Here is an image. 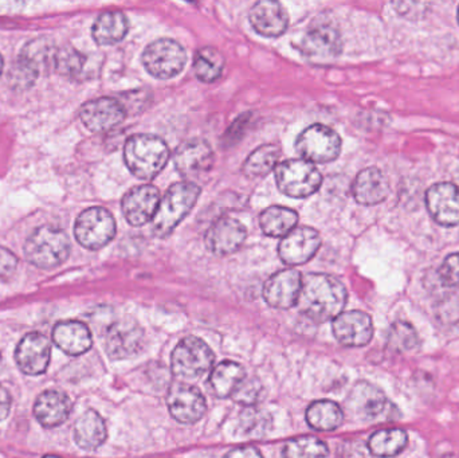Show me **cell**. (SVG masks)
Instances as JSON below:
<instances>
[{
    "label": "cell",
    "mask_w": 459,
    "mask_h": 458,
    "mask_svg": "<svg viewBox=\"0 0 459 458\" xmlns=\"http://www.w3.org/2000/svg\"><path fill=\"white\" fill-rule=\"evenodd\" d=\"M247 238V230L239 220L223 217L215 220L204 237L207 250L212 255H229L238 252Z\"/></svg>",
    "instance_id": "15"
},
{
    "label": "cell",
    "mask_w": 459,
    "mask_h": 458,
    "mask_svg": "<svg viewBox=\"0 0 459 458\" xmlns=\"http://www.w3.org/2000/svg\"><path fill=\"white\" fill-rule=\"evenodd\" d=\"M175 167L187 179L201 177L212 171L215 163L214 151L204 140H188L180 144L174 156Z\"/></svg>",
    "instance_id": "13"
},
{
    "label": "cell",
    "mask_w": 459,
    "mask_h": 458,
    "mask_svg": "<svg viewBox=\"0 0 459 458\" xmlns=\"http://www.w3.org/2000/svg\"><path fill=\"white\" fill-rule=\"evenodd\" d=\"M251 27L262 37L277 38L285 34L289 27V15L281 3L261 0L251 7L248 13Z\"/></svg>",
    "instance_id": "22"
},
{
    "label": "cell",
    "mask_w": 459,
    "mask_h": 458,
    "mask_svg": "<svg viewBox=\"0 0 459 458\" xmlns=\"http://www.w3.org/2000/svg\"><path fill=\"white\" fill-rule=\"evenodd\" d=\"M439 279L445 287H459V253L450 255L439 269Z\"/></svg>",
    "instance_id": "42"
},
{
    "label": "cell",
    "mask_w": 459,
    "mask_h": 458,
    "mask_svg": "<svg viewBox=\"0 0 459 458\" xmlns=\"http://www.w3.org/2000/svg\"><path fill=\"white\" fill-rule=\"evenodd\" d=\"M74 236L81 246L99 250L116 236V220L104 207H91L75 220Z\"/></svg>",
    "instance_id": "9"
},
{
    "label": "cell",
    "mask_w": 459,
    "mask_h": 458,
    "mask_svg": "<svg viewBox=\"0 0 459 458\" xmlns=\"http://www.w3.org/2000/svg\"><path fill=\"white\" fill-rule=\"evenodd\" d=\"M429 212L442 226L459 223V188L453 183H437L426 194Z\"/></svg>",
    "instance_id": "21"
},
{
    "label": "cell",
    "mask_w": 459,
    "mask_h": 458,
    "mask_svg": "<svg viewBox=\"0 0 459 458\" xmlns=\"http://www.w3.org/2000/svg\"><path fill=\"white\" fill-rule=\"evenodd\" d=\"M225 458H264V456L258 449L253 448V446H243V448L230 452Z\"/></svg>",
    "instance_id": "45"
},
{
    "label": "cell",
    "mask_w": 459,
    "mask_h": 458,
    "mask_svg": "<svg viewBox=\"0 0 459 458\" xmlns=\"http://www.w3.org/2000/svg\"><path fill=\"white\" fill-rule=\"evenodd\" d=\"M275 182L286 196L302 199L317 193L323 177L315 164L304 159H289L275 167Z\"/></svg>",
    "instance_id": "5"
},
{
    "label": "cell",
    "mask_w": 459,
    "mask_h": 458,
    "mask_svg": "<svg viewBox=\"0 0 459 458\" xmlns=\"http://www.w3.org/2000/svg\"><path fill=\"white\" fill-rule=\"evenodd\" d=\"M409 437L402 429H385L374 433L369 438L368 448L372 456L395 457L406 449Z\"/></svg>",
    "instance_id": "32"
},
{
    "label": "cell",
    "mask_w": 459,
    "mask_h": 458,
    "mask_svg": "<svg viewBox=\"0 0 459 458\" xmlns=\"http://www.w3.org/2000/svg\"><path fill=\"white\" fill-rule=\"evenodd\" d=\"M282 454L283 458H326L329 449L320 438L302 436L288 441L283 446Z\"/></svg>",
    "instance_id": "35"
},
{
    "label": "cell",
    "mask_w": 459,
    "mask_h": 458,
    "mask_svg": "<svg viewBox=\"0 0 459 458\" xmlns=\"http://www.w3.org/2000/svg\"><path fill=\"white\" fill-rule=\"evenodd\" d=\"M81 120L91 132H107L126 120V107L110 97L91 99L81 108Z\"/></svg>",
    "instance_id": "17"
},
{
    "label": "cell",
    "mask_w": 459,
    "mask_h": 458,
    "mask_svg": "<svg viewBox=\"0 0 459 458\" xmlns=\"http://www.w3.org/2000/svg\"><path fill=\"white\" fill-rule=\"evenodd\" d=\"M302 277L294 269H285L273 274L264 287V298L270 307L289 309L297 306L301 292Z\"/></svg>",
    "instance_id": "20"
},
{
    "label": "cell",
    "mask_w": 459,
    "mask_h": 458,
    "mask_svg": "<svg viewBox=\"0 0 459 458\" xmlns=\"http://www.w3.org/2000/svg\"><path fill=\"white\" fill-rule=\"evenodd\" d=\"M356 202L364 206L382 203L390 193V185L385 175L379 169L369 167L356 177L352 187Z\"/></svg>",
    "instance_id": "25"
},
{
    "label": "cell",
    "mask_w": 459,
    "mask_h": 458,
    "mask_svg": "<svg viewBox=\"0 0 459 458\" xmlns=\"http://www.w3.org/2000/svg\"><path fill=\"white\" fill-rule=\"evenodd\" d=\"M53 65L56 73L74 80L82 74L83 69H85L86 56L72 46H65L56 51Z\"/></svg>",
    "instance_id": "38"
},
{
    "label": "cell",
    "mask_w": 459,
    "mask_h": 458,
    "mask_svg": "<svg viewBox=\"0 0 459 458\" xmlns=\"http://www.w3.org/2000/svg\"><path fill=\"white\" fill-rule=\"evenodd\" d=\"M273 419L267 411L262 409L246 408L239 417V430L245 437L262 438L272 429Z\"/></svg>",
    "instance_id": "36"
},
{
    "label": "cell",
    "mask_w": 459,
    "mask_h": 458,
    "mask_svg": "<svg viewBox=\"0 0 459 458\" xmlns=\"http://www.w3.org/2000/svg\"><path fill=\"white\" fill-rule=\"evenodd\" d=\"M124 159L134 177L152 180L169 163V148L163 139L155 134H134L126 142Z\"/></svg>",
    "instance_id": "2"
},
{
    "label": "cell",
    "mask_w": 459,
    "mask_h": 458,
    "mask_svg": "<svg viewBox=\"0 0 459 458\" xmlns=\"http://www.w3.org/2000/svg\"><path fill=\"white\" fill-rule=\"evenodd\" d=\"M143 64L152 77L169 80L183 72L187 64V53L177 40L163 38L145 48Z\"/></svg>",
    "instance_id": "7"
},
{
    "label": "cell",
    "mask_w": 459,
    "mask_h": 458,
    "mask_svg": "<svg viewBox=\"0 0 459 458\" xmlns=\"http://www.w3.org/2000/svg\"><path fill=\"white\" fill-rule=\"evenodd\" d=\"M342 458H372V454L363 441L351 440L342 445Z\"/></svg>",
    "instance_id": "43"
},
{
    "label": "cell",
    "mask_w": 459,
    "mask_h": 458,
    "mask_svg": "<svg viewBox=\"0 0 459 458\" xmlns=\"http://www.w3.org/2000/svg\"><path fill=\"white\" fill-rule=\"evenodd\" d=\"M128 30L129 23L126 13L120 11H108L101 13L94 22L91 34L99 45L109 46L121 42L128 34Z\"/></svg>",
    "instance_id": "28"
},
{
    "label": "cell",
    "mask_w": 459,
    "mask_h": 458,
    "mask_svg": "<svg viewBox=\"0 0 459 458\" xmlns=\"http://www.w3.org/2000/svg\"><path fill=\"white\" fill-rule=\"evenodd\" d=\"M160 203V193L152 185L137 186L132 188L121 202V210L129 225H147L153 220Z\"/></svg>",
    "instance_id": "14"
},
{
    "label": "cell",
    "mask_w": 459,
    "mask_h": 458,
    "mask_svg": "<svg viewBox=\"0 0 459 458\" xmlns=\"http://www.w3.org/2000/svg\"><path fill=\"white\" fill-rule=\"evenodd\" d=\"M169 413L180 424L193 425L206 414L207 405L204 394L191 385L177 382L167 395Z\"/></svg>",
    "instance_id": "11"
},
{
    "label": "cell",
    "mask_w": 459,
    "mask_h": 458,
    "mask_svg": "<svg viewBox=\"0 0 459 458\" xmlns=\"http://www.w3.org/2000/svg\"><path fill=\"white\" fill-rule=\"evenodd\" d=\"M301 48L305 56L313 59L336 58L342 50V35L331 24H316L305 35Z\"/></svg>",
    "instance_id": "23"
},
{
    "label": "cell",
    "mask_w": 459,
    "mask_h": 458,
    "mask_svg": "<svg viewBox=\"0 0 459 458\" xmlns=\"http://www.w3.org/2000/svg\"><path fill=\"white\" fill-rule=\"evenodd\" d=\"M43 458H59L58 456H50V454H48V456H45Z\"/></svg>",
    "instance_id": "48"
},
{
    "label": "cell",
    "mask_w": 459,
    "mask_h": 458,
    "mask_svg": "<svg viewBox=\"0 0 459 458\" xmlns=\"http://www.w3.org/2000/svg\"><path fill=\"white\" fill-rule=\"evenodd\" d=\"M321 246V236L315 229L302 226L283 237L278 246V255L289 266L304 265L309 263Z\"/></svg>",
    "instance_id": "12"
},
{
    "label": "cell",
    "mask_w": 459,
    "mask_h": 458,
    "mask_svg": "<svg viewBox=\"0 0 459 458\" xmlns=\"http://www.w3.org/2000/svg\"><path fill=\"white\" fill-rule=\"evenodd\" d=\"M2 69H3V58H2V56H0V73H2Z\"/></svg>",
    "instance_id": "47"
},
{
    "label": "cell",
    "mask_w": 459,
    "mask_h": 458,
    "mask_svg": "<svg viewBox=\"0 0 459 458\" xmlns=\"http://www.w3.org/2000/svg\"><path fill=\"white\" fill-rule=\"evenodd\" d=\"M307 421L317 432H332L342 427L344 411L333 401H316L307 408Z\"/></svg>",
    "instance_id": "31"
},
{
    "label": "cell",
    "mask_w": 459,
    "mask_h": 458,
    "mask_svg": "<svg viewBox=\"0 0 459 458\" xmlns=\"http://www.w3.org/2000/svg\"><path fill=\"white\" fill-rule=\"evenodd\" d=\"M70 255V241L64 230L53 226L38 228L24 244V255L32 265L53 269L62 265Z\"/></svg>",
    "instance_id": "4"
},
{
    "label": "cell",
    "mask_w": 459,
    "mask_h": 458,
    "mask_svg": "<svg viewBox=\"0 0 459 458\" xmlns=\"http://www.w3.org/2000/svg\"><path fill=\"white\" fill-rule=\"evenodd\" d=\"M334 338L345 347H363L374 336L372 319L366 312H342L332 324Z\"/></svg>",
    "instance_id": "19"
},
{
    "label": "cell",
    "mask_w": 459,
    "mask_h": 458,
    "mask_svg": "<svg viewBox=\"0 0 459 458\" xmlns=\"http://www.w3.org/2000/svg\"><path fill=\"white\" fill-rule=\"evenodd\" d=\"M347 298V289L336 277L310 273L302 279L297 307L307 319L326 323L342 314Z\"/></svg>",
    "instance_id": "1"
},
{
    "label": "cell",
    "mask_w": 459,
    "mask_h": 458,
    "mask_svg": "<svg viewBox=\"0 0 459 458\" xmlns=\"http://www.w3.org/2000/svg\"><path fill=\"white\" fill-rule=\"evenodd\" d=\"M107 425L97 411L88 410L75 422L74 441L83 451H96L107 441Z\"/></svg>",
    "instance_id": "27"
},
{
    "label": "cell",
    "mask_w": 459,
    "mask_h": 458,
    "mask_svg": "<svg viewBox=\"0 0 459 458\" xmlns=\"http://www.w3.org/2000/svg\"><path fill=\"white\" fill-rule=\"evenodd\" d=\"M225 56L214 48H204L194 56L193 69L202 82L212 83L220 80L225 69Z\"/></svg>",
    "instance_id": "33"
},
{
    "label": "cell",
    "mask_w": 459,
    "mask_h": 458,
    "mask_svg": "<svg viewBox=\"0 0 459 458\" xmlns=\"http://www.w3.org/2000/svg\"><path fill=\"white\" fill-rule=\"evenodd\" d=\"M215 355L209 344L188 336L175 347L171 357L172 373L182 381H195L212 370Z\"/></svg>",
    "instance_id": "6"
},
{
    "label": "cell",
    "mask_w": 459,
    "mask_h": 458,
    "mask_svg": "<svg viewBox=\"0 0 459 458\" xmlns=\"http://www.w3.org/2000/svg\"><path fill=\"white\" fill-rule=\"evenodd\" d=\"M388 406L382 390L368 382L356 384L347 400L348 413L359 421H377L387 413Z\"/></svg>",
    "instance_id": "16"
},
{
    "label": "cell",
    "mask_w": 459,
    "mask_h": 458,
    "mask_svg": "<svg viewBox=\"0 0 459 458\" xmlns=\"http://www.w3.org/2000/svg\"><path fill=\"white\" fill-rule=\"evenodd\" d=\"M245 378V368L239 363L226 360L212 370L209 379L210 389L215 397L229 398L234 394L235 390Z\"/></svg>",
    "instance_id": "30"
},
{
    "label": "cell",
    "mask_w": 459,
    "mask_h": 458,
    "mask_svg": "<svg viewBox=\"0 0 459 458\" xmlns=\"http://www.w3.org/2000/svg\"><path fill=\"white\" fill-rule=\"evenodd\" d=\"M262 395H264V386H262L261 382L256 378H247L246 376L240 382L231 398L234 402L239 403V405L246 406V408H254L262 400Z\"/></svg>",
    "instance_id": "40"
},
{
    "label": "cell",
    "mask_w": 459,
    "mask_h": 458,
    "mask_svg": "<svg viewBox=\"0 0 459 458\" xmlns=\"http://www.w3.org/2000/svg\"><path fill=\"white\" fill-rule=\"evenodd\" d=\"M296 150L309 163H331L339 158L342 139L323 124H313L297 137Z\"/></svg>",
    "instance_id": "8"
},
{
    "label": "cell",
    "mask_w": 459,
    "mask_h": 458,
    "mask_svg": "<svg viewBox=\"0 0 459 458\" xmlns=\"http://www.w3.org/2000/svg\"><path fill=\"white\" fill-rule=\"evenodd\" d=\"M297 223H299V215L288 207H267L259 217V225L264 236L273 237V238L288 236L297 228Z\"/></svg>",
    "instance_id": "29"
},
{
    "label": "cell",
    "mask_w": 459,
    "mask_h": 458,
    "mask_svg": "<svg viewBox=\"0 0 459 458\" xmlns=\"http://www.w3.org/2000/svg\"><path fill=\"white\" fill-rule=\"evenodd\" d=\"M458 21H459V8H458Z\"/></svg>",
    "instance_id": "49"
},
{
    "label": "cell",
    "mask_w": 459,
    "mask_h": 458,
    "mask_svg": "<svg viewBox=\"0 0 459 458\" xmlns=\"http://www.w3.org/2000/svg\"><path fill=\"white\" fill-rule=\"evenodd\" d=\"M280 148L274 144H264L256 148L242 167V172L247 177H261L269 174L277 166L280 159Z\"/></svg>",
    "instance_id": "34"
},
{
    "label": "cell",
    "mask_w": 459,
    "mask_h": 458,
    "mask_svg": "<svg viewBox=\"0 0 459 458\" xmlns=\"http://www.w3.org/2000/svg\"><path fill=\"white\" fill-rule=\"evenodd\" d=\"M420 343L417 331L407 322H396L391 325L387 335V347L394 352H407L417 349Z\"/></svg>",
    "instance_id": "39"
},
{
    "label": "cell",
    "mask_w": 459,
    "mask_h": 458,
    "mask_svg": "<svg viewBox=\"0 0 459 458\" xmlns=\"http://www.w3.org/2000/svg\"><path fill=\"white\" fill-rule=\"evenodd\" d=\"M18 266V258L10 250L0 247V280H7L13 276Z\"/></svg>",
    "instance_id": "44"
},
{
    "label": "cell",
    "mask_w": 459,
    "mask_h": 458,
    "mask_svg": "<svg viewBox=\"0 0 459 458\" xmlns=\"http://www.w3.org/2000/svg\"><path fill=\"white\" fill-rule=\"evenodd\" d=\"M56 51L50 40L46 39V38H38V39L27 43V45L22 48L19 59L26 62L32 69L39 73L40 70L48 66V65H53Z\"/></svg>",
    "instance_id": "37"
},
{
    "label": "cell",
    "mask_w": 459,
    "mask_h": 458,
    "mask_svg": "<svg viewBox=\"0 0 459 458\" xmlns=\"http://www.w3.org/2000/svg\"><path fill=\"white\" fill-rule=\"evenodd\" d=\"M72 408V401L65 393L48 390L35 401V419L42 427L56 428L67 421Z\"/></svg>",
    "instance_id": "24"
},
{
    "label": "cell",
    "mask_w": 459,
    "mask_h": 458,
    "mask_svg": "<svg viewBox=\"0 0 459 458\" xmlns=\"http://www.w3.org/2000/svg\"><path fill=\"white\" fill-rule=\"evenodd\" d=\"M201 195V187L191 182L177 183L160 199L158 212L152 220L153 233L159 238H166L179 223L190 214Z\"/></svg>",
    "instance_id": "3"
},
{
    "label": "cell",
    "mask_w": 459,
    "mask_h": 458,
    "mask_svg": "<svg viewBox=\"0 0 459 458\" xmlns=\"http://www.w3.org/2000/svg\"><path fill=\"white\" fill-rule=\"evenodd\" d=\"M50 358L51 343L42 333H29L16 347V365L26 376H40L45 373Z\"/></svg>",
    "instance_id": "18"
},
{
    "label": "cell",
    "mask_w": 459,
    "mask_h": 458,
    "mask_svg": "<svg viewBox=\"0 0 459 458\" xmlns=\"http://www.w3.org/2000/svg\"><path fill=\"white\" fill-rule=\"evenodd\" d=\"M38 74L39 73L37 70L32 69L30 65L18 58V61L8 72V82H10L11 88L16 89V91H26L35 82Z\"/></svg>",
    "instance_id": "41"
},
{
    "label": "cell",
    "mask_w": 459,
    "mask_h": 458,
    "mask_svg": "<svg viewBox=\"0 0 459 458\" xmlns=\"http://www.w3.org/2000/svg\"><path fill=\"white\" fill-rule=\"evenodd\" d=\"M11 395L5 387L0 386V422L4 421L10 414Z\"/></svg>",
    "instance_id": "46"
},
{
    "label": "cell",
    "mask_w": 459,
    "mask_h": 458,
    "mask_svg": "<svg viewBox=\"0 0 459 458\" xmlns=\"http://www.w3.org/2000/svg\"><path fill=\"white\" fill-rule=\"evenodd\" d=\"M53 341L65 354L72 357L85 354L93 344L91 330L75 320L58 323L53 330Z\"/></svg>",
    "instance_id": "26"
},
{
    "label": "cell",
    "mask_w": 459,
    "mask_h": 458,
    "mask_svg": "<svg viewBox=\"0 0 459 458\" xmlns=\"http://www.w3.org/2000/svg\"><path fill=\"white\" fill-rule=\"evenodd\" d=\"M144 331L134 320L113 323L105 333V351L113 360L131 359L142 352Z\"/></svg>",
    "instance_id": "10"
}]
</instances>
